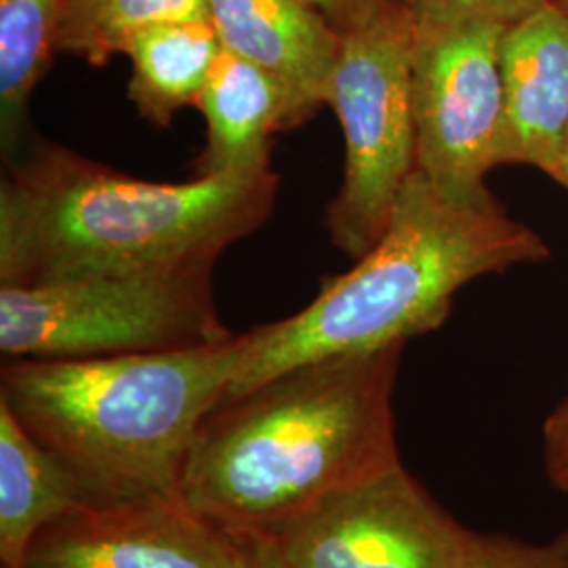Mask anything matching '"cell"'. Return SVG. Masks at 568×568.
Listing matches in <instances>:
<instances>
[{"mask_svg": "<svg viewBox=\"0 0 568 568\" xmlns=\"http://www.w3.org/2000/svg\"><path fill=\"white\" fill-rule=\"evenodd\" d=\"M558 4H560V7H565V9H567V11H568V0H560V2H558Z\"/></svg>", "mask_w": 568, "mask_h": 568, "instance_id": "23", "label": "cell"}, {"mask_svg": "<svg viewBox=\"0 0 568 568\" xmlns=\"http://www.w3.org/2000/svg\"><path fill=\"white\" fill-rule=\"evenodd\" d=\"M551 0H405L415 30H448L464 26H501L544 9Z\"/></svg>", "mask_w": 568, "mask_h": 568, "instance_id": "17", "label": "cell"}, {"mask_svg": "<svg viewBox=\"0 0 568 568\" xmlns=\"http://www.w3.org/2000/svg\"><path fill=\"white\" fill-rule=\"evenodd\" d=\"M243 349L241 333L183 352L16 358L0 371V403L84 504L178 499L196 432L224 400Z\"/></svg>", "mask_w": 568, "mask_h": 568, "instance_id": "4", "label": "cell"}, {"mask_svg": "<svg viewBox=\"0 0 568 568\" xmlns=\"http://www.w3.org/2000/svg\"><path fill=\"white\" fill-rule=\"evenodd\" d=\"M87 506L72 478L0 403V562L26 568L42 528Z\"/></svg>", "mask_w": 568, "mask_h": 568, "instance_id": "13", "label": "cell"}, {"mask_svg": "<svg viewBox=\"0 0 568 568\" xmlns=\"http://www.w3.org/2000/svg\"><path fill=\"white\" fill-rule=\"evenodd\" d=\"M222 47L281 82L302 126L328 105L342 37L297 0H206Z\"/></svg>", "mask_w": 568, "mask_h": 568, "instance_id": "11", "label": "cell"}, {"mask_svg": "<svg viewBox=\"0 0 568 568\" xmlns=\"http://www.w3.org/2000/svg\"><path fill=\"white\" fill-rule=\"evenodd\" d=\"M236 539L178 499L81 506L42 528L26 568H230Z\"/></svg>", "mask_w": 568, "mask_h": 568, "instance_id": "9", "label": "cell"}, {"mask_svg": "<svg viewBox=\"0 0 568 568\" xmlns=\"http://www.w3.org/2000/svg\"><path fill=\"white\" fill-rule=\"evenodd\" d=\"M471 537L400 464L328 497L274 544L288 568H459Z\"/></svg>", "mask_w": 568, "mask_h": 568, "instance_id": "8", "label": "cell"}, {"mask_svg": "<svg viewBox=\"0 0 568 568\" xmlns=\"http://www.w3.org/2000/svg\"><path fill=\"white\" fill-rule=\"evenodd\" d=\"M556 182L560 183V185H565L568 190V140L567 145H565V152H562V159H560V164H558V171H556V178H554Z\"/></svg>", "mask_w": 568, "mask_h": 568, "instance_id": "22", "label": "cell"}, {"mask_svg": "<svg viewBox=\"0 0 568 568\" xmlns=\"http://www.w3.org/2000/svg\"><path fill=\"white\" fill-rule=\"evenodd\" d=\"M297 2L318 13L339 37H344L371 20L387 0H297Z\"/></svg>", "mask_w": 568, "mask_h": 568, "instance_id": "20", "label": "cell"}, {"mask_svg": "<svg viewBox=\"0 0 568 568\" xmlns=\"http://www.w3.org/2000/svg\"><path fill=\"white\" fill-rule=\"evenodd\" d=\"M230 568H288L274 541L236 539V556Z\"/></svg>", "mask_w": 568, "mask_h": 568, "instance_id": "21", "label": "cell"}, {"mask_svg": "<svg viewBox=\"0 0 568 568\" xmlns=\"http://www.w3.org/2000/svg\"><path fill=\"white\" fill-rule=\"evenodd\" d=\"M222 49L211 20L169 21L126 44L129 100L154 126L166 129L183 108L196 105Z\"/></svg>", "mask_w": 568, "mask_h": 568, "instance_id": "14", "label": "cell"}, {"mask_svg": "<svg viewBox=\"0 0 568 568\" xmlns=\"http://www.w3.org/2000/svg\"><path fill=\"white\" fill-rule=\"evenodd\" d=\"M459 568H568V528L548 544L474 532Z\"/></svg>", "mask_w": 568, "mask_h": 568, "instance_id": "18", "label": "cell"}, {"mask_svg": "<svg viewBox=\"0 0 568 568\" xmlns=\"http://www.w3.org/2000/svg\"><path fill=\"white\" fill-rule=\"evenodd\" d=\"M183 20H209L206 0H65L58 53L103 65L143 30Z\"/></svg>", "mask_w": 568, "mask_h": 568, "instance_id": "16", "label": "cell"}, {"mask_svg": "<svg viewBox=\"0 0 568 568\" xmlns=\"http://www.w3.org/2000/svg\"><path fill=\"white\" fill-rule=\"evenodd\" d=\"M413 51L415 23L405 0H387L342 37L328 105L344 133V180L326 209V230L352 260L379 241L417 169Z\"/></svg>", "mask_w": 568, "mask_h": 568, "instance_id": "6", "label": "cell"}, {"mask_svg": "<svg viewBox=\"0 0 568 568\" xmlns=\"http://www.w3.org/2000/svg\"><path fill=\"white\" fill-rule=\"evenodd\" d=\"M281 180L248 175L152 183L37 143L0 185V286L217 264L270 217Z\"/></svg>", "mask_w": 568, "mask_h": 568, "instance_id": "2", "label": "cell"}, {"mask_svg": "<svg viewBox=\"0 0 568 568\" xmlns=\"http://www.w3.org/2000/svg\"><path fill=\"white\" fill-rule=\"evenodd\" d=\"M504 82L501 164L556 178L568 140V11L549 2L499 42Z\"/></svg>", "mask_w": 568, "mask_h": 568, "instance_id": "10", "label": "cell"}, {"mask_svg": "<svg viewBox=\"0 0 568 568\" xmlns=\"http://www.w3.org/2000/svg\"><path fill=\"white\" fill-rule=\"evenodd\" d=\"M215 264L0 286L9 361H77L183 352L230 342L213 295Z\"/></svg>", "mask_w": 568, "mask_h": 568, "instance_id": "5", "label": "cell"}, {"mask_svg": "<svg viewBox=\"0 0 568 568\" xmlns=\"http://www.w3.org/2000/svg\"><path fill=\"white\" fill-rule=\"evenodd\" d=\"M405 345L295 366L224 398L180 497L232 539L276 541L328 497L400 466L392 394Z\"/></svg>", "mask_w": 568, "mask_h": 568, "instance_id": "1", "label": "cell"}, {"mask_svg": "<svg viewBox=\"0 0 568 568\" xmlns=\"http://www.w3.org/2000/svg\"><path fill=\"white\" fill-rule=\"evenodd\" d=\"M549 255L544 239L509 217L493 194L453 199L415 169L384 234L352 270L325 278L297 314L244 333L224 398L295 366L406 345L445 325L466 284Z\"/></svg>", "mask_w": 568, "mask_h": 568, "instance_id": "3", "label": "cell"}, {"mask_svg": "<svg viewBox=\"0 0 568 568\" xmlns=\"http://www.w3.org/2000/svg\"><path fill=\"white\" fill-rule=\"evenodd\" d=\"M65 0H0V135L20 152L30 100L58 55Z\"/></svg>", "mask_w": 568, "mask_h": 568, "instance_id": "15", "label": "cell"}, {"mask_svg": "<svg viewBox=\"0 0 568 568\" xmlns=\"http://www.w3.org/2000/svg\"><path fill=\"white\" fill-rule=\"evenodd\" d=\"M544 464L549 483L568 495V392L546 419Z\"/></svg>", "mask_w": 568, "mask_h": 568, "instance_id": "19", "label": "cell"}, {"mask_svg": "<svg viewBox=\"0 0 568 568\" xmlns=\"http://www.w3.org/2000/svg\"><path fill=\"white\" fill-rule=\"evenodd\" d=\"M508 28L415 30L410 93L417 169L445 194L478 201L504 140L499 42Z\"/></svg>", "mask_w": 568, "mask_h": 568, "instance_id": "7", "label": "cell"}, {"mask_svg": "<svg viewBox=\"0 0 568 568\" xmlns=\"http://www.w3.org/2000/svg\"><path fill=\"white\" fill-rule=\"evenodd\" d=\"M196 108L206 122V140L194 178L265 171L272 138L297 129L283 84L224 47L211 65Z\"/></svg>", "mask_w": 568, "mask_h": 568, "instance_id": "12", "label": "cell"}]
</instances>
